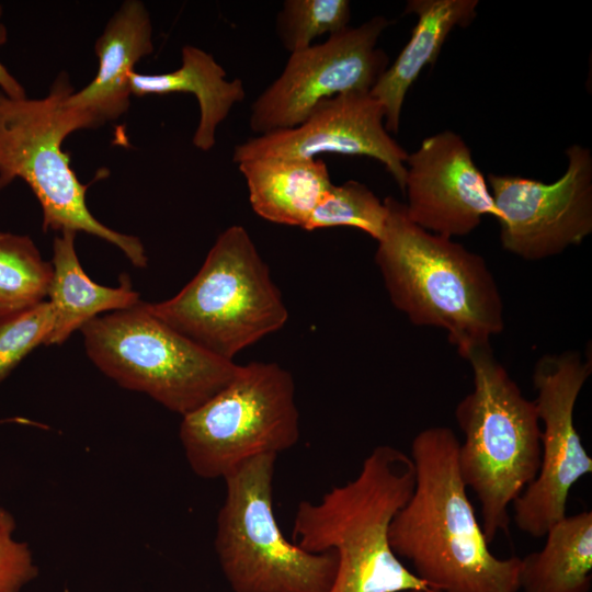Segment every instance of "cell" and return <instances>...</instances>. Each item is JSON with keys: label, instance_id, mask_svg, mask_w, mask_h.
<instances>
[{"label": "cell", "instance_id": "6da1fadb", "mask_svg": "<svg viewBox=\"0 0 592 592\" xmlns=\"http://www.w3.org/2000/svg\"><path fill=\"white\" fill-rule=\"evenodd\" d=\"M459 440L436 425L412 440L414 487L389 527L399 559L440 592H517L521 558L489 549L458 467Z\"/></svg>", "mask_w": 592, "mask_h": 592}, {"label": "cell", "instance_id": "7a4b0ae2", "mask_svg": "<svg viewBox=\"0 0 592 592\" xmlns=\"http://www.w3.org/2000/svg\"><path fill=\"white\" fill-rule=\"evenodd\" d=\"M375 262L391 304L415 326L444 330L465 358L504 329V305L485 259L415 225L405 204L384 200Z\"/></svg>", "mask_w": 592, "mask_h": 592}, {"label": "cell", "instance_id": "3957f363", "mask_svg": "<svg viewBox=\"0 0 592 592\" xmlns=\"http://www.w3.org/2000/svg\"><path fill=\"white\" fill-rule=\"evenodd\" d=\"M414 477L409 454L378 445L355 478L332 487L319 501L299 502L292 542L309 553L337 555L329 592H400L428 587L389 543L391 521L409 499Z\"/></svg>", "mask_w": 592, "mask_h": 592}, {"label": "cell", "instance_id": "277c9868", "mask_svg": "<svg viewBox=\"0 0 592 592\" xmlns=\"http://www.w3.org/2000/svg\"><path fill=\"white\" fill-rule=\"evenodd\" d=\"M465 360L473 389L455 408L464 435L458 467L480 504L488 544L510 524L509 508L535 479L542 458V426L534 400L493 355L490 343L470 350Z\"/></svg>", "mask_w": 592, "mask_h": 592}, {"label": "cell", "instance_id": "5b68a950", "mask_svg": "<svg viewBox=\"0 0 592 592\" xmlns=\"http://www.w3.org/2000/svg\"><path fill=\"white\" fill-rule=\"evenodd\" d=\"M72 92L65 72L57 76L42 99H12L0 90V190L22 179L42 206L44 231L95 236L144 269L148 258L141 241L106 227L91 214L86 202L87 186L61 148L71 133L96 127L90 115L66 104Z\"/></svg>", "mask_w": 592, "mask_h": 592}, {"label": "cell", "instance_id": "8992f818", "mask_svg": "<svg viewBox=\"0 0 592 592\" xmlns=\"http://www.w3.org/2000/svg\"><path fill=\"white\" fill-rule=\"evenodd\" d=\"M148 305L174 330L229 361L288 319L270 269L241 225L218 235L197 274L175 296Z\"/></svg>", "mask_w": 592, "mask_h": 592}, {"label": "cell", "instance_id": "52a82bcc", "mask_svg": "<svg viewBox=\"0 0 592 592\" xmlns=\"http://www.w3.org/2000/svg\"><path fill=\"white\" fill-rule=\"evenodd\" d=\"M80 330L103 374L181 417L223 389L239 366L174 330L148 303L95 317Z\"/></svg>", "mask_w": 592, "mask_h": 592}, {"label": "cell", "instance_id": "ba28073f", "mask_svg": "<svg viewBox=\"0 0 592 592\" xmlns=\"http://www.w3.org/2000/svg\"><path fill=\"white\" fill-rule=\"evenodd\" d=\"M277 455L253 457L223 480L214 548L232 592H329L333 551L309 553L281 531L273 506Z\"/></svg>", "mask_w": 592, "mask_h": 592}, {"label": "cell", "instance_id": "9c48e42d", "mask_svg": "<svg viewBox=\"0 0 592 592\" xmlns=\"http://www.w3.org/2000/svg\"><path fill=\"white\" fill-rule=\"evenodd\" d=\"M300 435L295 383L276 363L239 365L232 379L182 417L179 439L192 471L226 478L247 460L285 452Z\"/></svg>", "mask_w": 592, "mask_h": 592}, {"label": "cell", "instance_id": "30bf717a", "mask_svg": "<svg viewBox=\"0 0 592 592\" xmlns=\"http://www.w3.org/2000/svg\"><path fill=\"white\" fill-rule=\"evenodd\" d=\"M592 372L591 357L578 351L544 354L534 365V400L542 428L540 467L513 502L515 525L532 537H544L563 519L572 487L592 473V458L574 425V407Z\"/></svg>", "mask_w": 592, "mask_h": 592}, {"label": "cell", "instance_id": "8fae6325", "mask_svg": "<svg viewBox=\"0 0 592 592\" xmlns=\"http://www.w3.org/2000/svg\"><path fill=\"white\" fill-rule=\"evenodd\" d=\"M390 23L376 15L291 54L281 75L252 103L250 129L259 135L289 129L325 100L371 92L388 67L389 58L377 42Z\"/></svg>", "mask_w": 592, "mask_h": 592}, {"label": "cell", "instance_id": "7c38bea8", "mask_svg": "<svg viewBox=\"0 0 592 592\" xmlns=\"http://www.w3.org/2000/svg\"><path fill=\"white\" fill-rule=\"evenodd\" d=\"M565 173L553 183L489 174L503 249L538 261L580 244L592 232V155L581 145L566 150Z\"/></svg>", "mask_w": 592, "mask_h": 592}, {"label": "cell", "instance_id": "4fadbf2b", "mask_svg": "<svg viewBox=\"0 0 592 592\" xmlns=\"http://www.w3.org/2000/svg\"><path fill=\"white\" fill-rule=\"evenodd\" d=\"M383 105L369 92L325 100L299 125L252 137L234 148L232 161L365 156L379 161L403 193L408 152L385 128Z\"/></svg>", "mask_w": 592, "mask_h": 592}, {"label": "cell", "instance_id": "5bb4252c", "mask_svg": "<svg viewBox=\"0 0 592 592\" xmlns=\"http://www.w3.org/2000/svg\"><path fill=\"white\" fill-rule=\"evenodd\" d=\"M406 168V212L424 230L452 239L469 235L485 215L498 219L487 180L458 134L426 137L408 153Z\"/></svg>", "mask_w": 592, "mask_h": 592}, {"label": "cell", "instance_id": "9a60e30c", "mask_svg": "<svg viewBox=\"0 0 592 592\" xmlns=\"http://www.w3.org/2000/svg\"><path fill=\"white\" fill-rule=\"evenodd\" d=\"M94 50L99 60L95 77L70 93L66 104L90 115L99 127L128 111L130 75L136 64L153 52L146 5L138 0L124 1L96 39Z\"/></svg>", "mask_w": 592, "mask_h": 592}, {"label": "cell", "instance_id": "2e32d148", "mask_svg": "<svg viewBox=\"0 0 592 592\" xmlns=\"http://www.w3.org/2000/svg\"><path fill=\"white\" fill-rule=\"evenodd\" d=\"M477 0H410L405 13L418 16L406 46L371 90L383 105L385 128L398 133L409 88L426 65H433L453 29L469 25L477 14Z\"/></svg>", "mask_w": 592, "mask_h": 592}, {"label": "cell", "instance_id": "e0dca14e", "mask_svg": "<svg viewBox=\"0 0 592 592\" xmlns=\"http://www.w3.org/2000/svg\"><path fill=\"white\" fill-rule=\"evenodd\" d=\"M226 70L212 54L193 45L181 50V66L171 72L144 75L133 71L130 93L137 96L170 93L193 94L198 103L200 119L192 143L202 151L216 144V132L231 109L246 99L241 79H226Z\"/></svg>", "mask_w": 592, "mask_h": 592}, {"label": "cell", "instance_id": "ac0fdd59", "mask_svg": "<svg viewBox=\"0 0 592 592\" xmlns=\"http://www.w3.org/2000/svg\"><path fill=\"white\" fill-rule=\"evenodd\" d=\"M249 202L263 219L304 227L333 184L321 159L259 158L238 163Z\"/></svg>", "mask_w": 592, "mask_h": 592}, {"label": "cell", "instance_id": "d6986e66", "mask_svg": "<svg viewBox=\"0 0 592 592\" xmlns=\"http://www.w3.org/2000/svg\"><path fill=\"white\" fill-rule=\"evenodd\" d=\"M76 235L67 230L54 238L53 277L47 296L54 309L55 327L48 344H61L102 312L130 308L140 301L127 277L118 287H107L86 274L76 252Z\"/></svg>", "mask_w": 592, "mask_h": 592}, {"label": "cell", "instance_id": "ffe728a7", "mask_svg": "<svg viewBox=\"0 0 592 592\" xmlns=\"http://www.w3.org/2000/svg\"><path fill=\"white\" fill-rule=\"evenodd\" d=\"M544 546L521 558L523 592H591L592 512L582 511L551 525Z\"/></svg>", "mask_w": 592, "mask_h": 592}, {"label": "cell", "instance_id": "44dd1931", "mask_svg": "<svg viewBox=\"0 0 592 592\" xmlns=\"http://www.w3.org/2000/svg\"><path fill=\"white\" fill-rule=\"evenodd\" d=\"M52 277V262L30 237L0 232V319L44 301Z\"/></svg>", "mask_w": 592, "mask_h": 592}, {"label": "cell", "instance_id": "7402d4cb", "mask_svg": "<svg viewBox=\"0 0 592 592\" xmlns=\"http://www.w3.org/2000/svg\"><path fill=\"white\" fill-rule=\"evenodd\" d=\"M387 218V207L365 184L349 180L332 184L319 201L303 229L307 231L353 227L376 241L382 237Z\"/></svg>", "mask_w": 592, "mask_h": 592}, {"label": "cell", "instance_id": "603a6c76", "mask_svg": "<svg viewBox=\"0 0 592 592\" xmlns=\"http://www.w3.org/2000/svg\"><path fill=\"white\" fill-rule=\"evenodd\" d=\"M351 3L348 0H285L277 12L275 31L289 53L303 50L325 34H335L349 26Z\"/></svg>", "mask_w": 592, "mask_h": 592}, {"label": "cell", "instance_id": "cb8c5ba5", "mask_svg": "<svg viewBox=\"0 0 592 592\" xmlns=\"http://www.w3.org/2000/svg\"><path fill=\"white\" fill-rule=\"evenodd\" d=\"M55 327L49 301L0 319V382L36 346L48 344Z\"/></svg>", "mask_w": 592, "mask_h": 592}, {"label": "cell", "instance_id": "d4e9b609", "mask_svg": "<svg viewBox=\"0 0 592 592\" xmlns=\"http://www.w3.org/2000/svg\"><path fill=\"white\" fill-rule=\"evenodd\" d=\"M15 521L0 506V592H21L38 574L26 543L14 538Z\"/></svg>", "mask_w": 592, "mask_h": 592}, {"label": "cell", "instance_id": "484cf974", "mask_svg": "<svg viewBox=\"0 0 592 592\" xmlns=\"http://www.w3.org/2000/svg\"><path fill=\"white\" fill-rule=\"evenodd\" d=\"M2 16V7L0 5V19ZM7 42V29L0 21V45ZM0 90L12 99L26 98L23 86L7 70L0 62Z\"/></svg>", "mask_w": 592, "mask_h": 592}, {"label": "cell", "instance_id": "4316f807", "mask_svg": "<svg viewBox=\"0 0 592 592\" xmlns=\"http://www.w3.org/2000/svg\"><path fill=\"white\" fill-rule=\"evenodd\" d=\"M400 592H440V591H436L434 589L426 587L423 589L406 590V591H400Z\"/></svg>", "mask_w": 592, "mask_h": 592}]
</instances>
